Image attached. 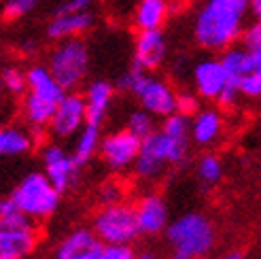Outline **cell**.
I'll return each instance as SVG.
<instances>
[{
  "label": "cell",
  "instance_id": "obj_21",
  "mask_svg": "<svg viewBox=\"0 0 261 259\" xmlns=\"http://www.w3.org/2000/svg\"><path fill=\"white\" fill-rule=\"evenodd\" d=\"M168 15H170V0H140L134 9L136 30H162Z\"/></svg>",
  "mask_w": 261,
  "mask_h": 259
},
{
  "label": "cell",
  "instance_id": "obj_17",
  "mask_svg": "<svg viewBox=\"0 0 261 259\" xmlns=\"http://www.w3.org/2000/svg\"><path fill=\"white\" fill-rule=\"evenodd\" d=\"M102 242L87 227H79L60 242L56 259H96Z\"/></svg>",
  "mask_w": 261,
  "mask_h": 259
},
{
  "label": "cell",
  "instance_id": "obj_8",
  "mask_svg": "<svg viewBox=\"0 0 261 259\" xmlns=\"http://www.w3.org/2000/svg\"><path fill=\"white\" fill-rule=\"evenodd\" d=\"M38 244V231L30 219L5 221L0 219V257L23 259L34 253Z\"/></svg>",
  "mask_w": 261,
  "mask_h": 259
},
{
  "label": "cell",
  "instance_id": "obj_9",
  "mask_svg": "<svg viewBox=\"0 0 261 259\" xmlns=\"http://www.w3.org/2000/svg\"><path fill=\"white\" fill-rule=\"evenodd\" d=\"M87 123L85 117V100L81 94L66 92L56 105L54 117L49 121V132L58 138H70Z\"/></svg>",
  "mask_w": 261,
  "mask_h": 259
},
{
  "label": "cell",
  "instance_id": "obj_40",
  "mask_svg": "<svg viewBox=\"0 0 261 259\" xmlns=\"http://www.w3.org/2000/svg\"><path fill=\"white\" fill-rule=\"evenodd\" d=\"M136 259H155V255H151V253H142V255H136Z\"/></svg>",
  "mask_w": 261,
  "mask_h": 259
},
{
  "label": "cell",
  "instance_id": "obj_11",
  "mask_svg": "<svg viewBox=\"0 0 261 259\" xmlns=\"http://www.w3.org/2000/svg\"><path fill=\"white\" fill-rule=\"evenodd\" d=\"M140 149V138L129 130H117L100 140V155L113 170H125L134 164Z\"/></svg>",
  "mask_w": 261,
  "mask_h": 259
},
{
  "label": "cell",
  "instance_id": "obj_42",
  "mask_svg": "<svg viewBox=\"0 0 261 259\" xmlns=\"http://www.w3.org/2000/svg\"><path fill=\"white\" fill-rule=\"evenodd\" d=\"M176 3H180V5H187V3H193V0H176Z\"/></svg>",
  "mask_w": 261,
  "mask_h": 259
},
{
  "label": "cell",
  "instance_id": "obj_31",
  "mask_svg": "<svg viewBox=\"0 0 261 259\" xmlns=\"http://www.w3.org/2000/svg\"><path fill=\"white\" fill-rule=\"evenodd\" d=\"M38 5V0H7L3 7V15L7 19H19Z\"/></svg>",
  "mask_w": 261,
  "mask_h": 259
},
{
  "label": "cell",
  "instance_id": "obj_23",
  "mask_svg": "<svg viewBox=\"0 0 261 259\" xmlns=\"http://www.w3.org/2000/svg\"><path fill=\"white\" fill-rule=\"evenodd\" d=\"M34 147L32 134L21 127H0V158L25 155Z\"/></svg>",
  "mask_w": 261,
  "mask_h": 259
},
{
  "label": "cell",
  "instance_id": "obj_33",
  "mask_svg": "<svg viewBox=\"0 0 261 259\" xmlns=\"http://www.w3.org/2000/svg\"><path fill=\"white\" fill-rule=\"evenodd\" d=\"M202 107H200V98L195 94H189V92H182V94H176V113L185 115V117H193Z\"/></svg>",
  "mask_w": 261,
  "mask_h": 259
},
{
  "label": "cell",
  "instance_id": "obj_39",
  "mask_svg": "<svg viewBox=\"0 0 261 259\" xmlns=\"http://www.w3.org/2000/svg\"><path fill=\"white\" fill-rule=\"evenodd\" d=\"M170 259H191V257H187V255H182V253H176V251H174Z\"/></svg>",
  "mask_w": 261,
  "mask_h": 259
},
{
  "label": "cell",
  "instance_id": "obj_5",
  "mask_svg": "<svg viewBox=\"0 0 261 259\" xmlns=\"http://www.w3.org/2000/svg\"><path fill=\"white\" fill-rule=\"evenodd\" d=\"M47 70L60 83L64 92H74L89 72V47L81 38L58 41L51 49Z\"/></svg>",
  "mask_w": 261,
  "mask_h": 259
},
{
  "label": "cell",
  "instance_id": "obj_6",
  "mask_svg": "<svg viewBox=\"0 0 261 259\" xmlns=\"http://www.w3.org/2000/svg\"><path fill=\"white\" fill-rule=\"evenodd\" d=\"M91 231L102 244H132L138 238L134 206L125 202L102 206L94 217Z\"/></svg>",
  "mask_w": 261,
  "mask_h": 259
},
{
  "label": "cell",
  "instance_id": "obj_18",
  "mask_svg": "<svg viewBox=\"0 0 261 259\" xmlns=\"http://www.w3.org/2000/svg\"><path fill=\"white\" fill-rule=\"evenodd\" d=\"M221 132H223V115L217 109H200L189 119V134L195 145H213L221 138Z\"/></svg>",
  "mask_w": 261,
  "mask_h": 259
},
{
  "label": "cell",
  "instance_id": "obj_43",
  "mask_svg": "<svg viewBox=\"0 0 261 259\" xmlns=\"http://www.w3.org/2000/svg\"><path fill=\"white\" fill-rule=\"evenodd\" d=\"M0 259H5V257H0Z\"/></svg>",
  "mask_w": 261,
  "mask_h": 259
},
{
  "label": "cell",
  "instance_id": "obj_20",
  "mask_svg": "<svg viewBox=\"0 0 261 259\" xmlns=\"http://www.w3.org/2000/svg\"><path fill=\"white\" fill-rule=\"evenodd\" d=\"M25 92L47 98L51 102H60L62 96L66 94L43 64H34V66H30L25 70Z\"/></svg>",
  "mask_w": 261,
  "mask_h": 259
},
{
  "label": "cell",
  "instance_id": "obj_36",
  "mask_svg": "<svg viewBox=\"0 0 261 259\" xmlns=\"http://www.w3.org/2000/svg\"><path fill=\"white\" fill-rule=\"evenodd\" d=\"M96 0H64V5L58 7V13H68V11H87Z\"/></svg>",
  "mask_w": 261,
  "mask_h": 259
},
{
  "label": "cell",
  "instance_id": "obj_25",
  "mask_svg": "<svg viewBox=\"0 0 261 259\" xmlns=\"http://www.w3.org/2000/svg\"><path fill=\"white\" fill-rule=\"evenodd\" d=\"M223 174H225V166L221 162L219 155H213L208 153L200 160L198 164V176L204 185L213 187V185H219L221 180H223Z\"/></svg>",
  "mask_w": 261,
  "mask_h": 259
},
{
  "label": "cell",
  "instance_id": "obj_28",
  "mask_svg": "<svg viewBox=\"0 0 261 259\" xmlns=\"http://www.w3.org/2000/svg\"><path fill=\"white\" fill-rule=\"evenodd\" d=\"M238 94L249 100H257L261 96V72L242 74L238 81Z\"/></svg>",
  "mask_w": 261,
  "mask_h": 259
},
{
  "label": "cell",
  "instance_id": "obj_14",
  "mask_svg": "<svg viewBox=\"0 0 261 259\" xmlns=\"http://www.w3.org/2000/svg\"><path fill=\"white\" fill-rule=\"evenodd\" d=\"M221 68L225 72V85L238 87L240 76L246 72H261V51H246L231 45L221 51Z\"/></svg>",
  "mask_w": 261,
  "mask_h": 259
},
{
  "label": "cell",
  "instance_id": "obj_16",
  "mask_svg": "<svg viewBox=\"0 0 261 259\" xmlns=\"http://www.w3.org/2000/svg\"><path fill=\"white\" fill-rule=\"evenodd\" d=\"M193 85L200 98L217 100L225 87V72L219 58H206L193 66Z\"/></svg>",
  "mask_w": 261,
  "mask_h": 259
},
{
  "label": "cell",
  "instance_id": "obj_24",
  "mask_svg": "<svg viewBox=\"0 0 261 259\" xmlns=\"http://www.w3.org/2000/svg\"><path fill=\"white\" fill-rule=\"evenodd\" d=\"M56 105L58 102H51L47 98H41V96H34V94H25V100H23V115L28 123L34 127V130H45L54 117V111H56Z\"/></svg>",
  "mask_w": 261,
  "mask_h": 259
},
{
  "label": "cell",
  "instance_id": "obj_22",
  "mask_svg": "<svg viewBox=\"0 0 261 259\" xmlns=\"http://www.w3.org/2000/svg\"><path fill=\"white\" fill-rule=\"evenodd\" d=\"M74 136H76V142H74L72 158L76 160V164H79V166H85L98 153V149H100V140H102L100 125L85 123Z\"/></svg>",
  "mask_w": 261,
  "mask_h": 259
},
{
  "label": "cell",
  "instance_id": "obj_12",
  "mask_svg": "<svg viewBox=\"0 0 261 259\" xmlns=\"http://www.w3.org/2000/svg\"><path fill=\"white\" fill-rule=\"evenodd\" d=\"M134 215H136L138 234H145V236H158L170 223L168 204L158 193H149V196L140 198L138 204L134 206Z\"/></svg>",
  "mask_w": 261,
  "mask_h": 259
},
{
  "label": "cell",
  "instance_id": "obj_34",
  "mask_svg": "<svg viewBox=\"0 0 261 259\" xmlns=\"http://www.w3.org/2000/svg\"><path fill=\"white\" fill-rule=\"evenodd\" d=\"M98 198H100L102 206L123 202V187L119 183H115V180H111V183H104L100 193H98Z\"/></svg>",
  "mask_w": 261,
  "mask_h": 259
},
{
  "label": "cell",
  "instance_id": "obj_41",
  "mask_svg": "<svg viewBox=\"0 0 261 259\" xmlns=\"http://www.w3.org/2000/svg\"><path fill=\"white\" fill-rule=\"evenodd\" d=\"M3 92H5V85H3V79H0V96H3Z\"/></svg>",
  "mask_w": 261,
  "mask_h": 259
},
{
  "label": "cell",
  "instance_id": "obj_13",
  "mask_svg": "<svg viewBox=\"0 0 261 259\" xmlns=\"http://www.w3.org/2000/svg\"><path fill=\"white\" fill-rule=\"evenodd\" d=\"M168 56L166 36L162 30H138L134 43V66L140 70L160 68Z\"/></svg>",
  "mask_w": 261,
  "mask_h": 259
},
{
  "label": "cell",
  "instance_id": "obj_35",
  "mask_svg": "<svg viewBox=\"0 0 261 259\" xmlns=\"http://www.w3.org/2000/svg\"><path fill=\"white\" fill-rule=\"evenodd\" d=\"M0 219H5V221H19V219H28V217L21 215L17 204L11 198H5L0 200Z\"/></svg>",
  "mask_w": 261,
  "mask_h": 259
},
{
  "label": "cell",
  "instance_id": "obj_27",
  "mask_svg": "<svg viewBox=\"0 0 261 259\" xmlns=\"http://www.w3.org/2000/svg\"><path fill=\"white\" fill-rule=\"evenodd\" d=\"M3 85L5 92H11L13 96H21L25 92V72L17 66H9L3 70Z\"/></svg>",
  "mask_w": 261,
  "mask_h": 259
},
{
  "label": "cell",
  "instance_id": "obj_4",
  "mask_svg": "<svg viewBox=\"0 0 261 259\" xmlns=\"http://www.w3.org/2000/svg\"><path fill=\"white\" fill-rule=\"evenodd\" d=\"M62 193L45 176V172H30L15 185L11 200L30 221H45L58 211Z\"/></svg>",
  "mask_w": 261,
  "mask_h": 259
},
{
  "label": "cell",
  "instance_id": "obj_7",
  "mask_svg": "<svg viewBox=\"0 0 261 259\" xmlns=\"http://www.w3.org/2000/svg\"><path fill=\"white\" fill-rule=\"evenodd\" d=\"M129 94L140 102L142 109L155 115V117H168V115L176 113V92L172 89V85L145 70L138 72Z\"/></svg>",
  "mask_w": 261,
  "mask_h": 259
},
{
  "label": "cell",
  "instance_id": "obj_15",
  "mask_svg": "<svg viewBox=\"0 0 261 259\" xmlns=\"http://www.w3.org/2000/svg\"><path fill=\"white\" fill-rule=\"evenodd\" d=\"M96 17L89 9L87 11H68V13H58L47 25V36L54 41H66V38H79L87 30H91Z\"/></svg>",
  "mask_w": 261,
  "mask_h": 259
},
{
  "label": "cell",
  "instance_id": "obj_19",
  "mask_svg": "<svg viewBox=\"0 0 261 259\" xmlns=\"http://www.w3.org/2000/svg\"><path fill=\"white\" fill-rule=\"evenodd\" d=\"M113 96H115V87L109 81L100 79V81H94V83L87 85V92L83 96L87 123L100 125L104 119H107L111 105H113Z\"/></svg>",
  "mask_w": 261,
  "mask_h": 259
},
{
  "label": "cell",
  "instance_id": "obj_26",
  "mask_svg": "<svg viewBox=\"0 0 261 259\" xmlns=\"http://www.w3.org/2000/svg\"><path fill=\"white\" fill-rule=\"evenodd\" d=\"M127 130H129V132H132L134 136H138L140 140L147 138L149 134L155 132V115H151V113L145 111V109L134 111L132 115H129V119H127Z\"/></svg>",
  "mask_w": 261,
  "mask_h": 259
},
{
  "label": "cell",
  "instance_id": "obj_1",
  "mask_svg": "<svg viewBox=\"0 0 261 259\" xmlns=\"http://www.w3.org/2000/svg\"><path fill=\"white\" fill-rule=\"evenodd\" d=\"M249 0H206L195 13L193 38L206 51H223L240 41Z\"/></svg>",
  "mask_w": 261,
  "mask_h": 259
},
{
  "label": "cell",
  "instance_id": "obj_38",
  "mask_svg": "<svg viewBox=\"0 0 261 259\" xmlns=\"http://www.w3.org/2000/svg\"><path fill=\"white\" fill-rule=\"evenodd\" d=\"M221 259H244V253L242 251H229V253H225Z\"/></svg>",
  "mask_w": 261,
  "mask_h": 259
},
{
  "label": "cell",
  "instance_id": "obj_37",
  "mask_svg": "<svg viewBox=\"0 0 261 259\" xmlns=\"http://www.w3.org/2000/svg\"><path fill=\"white\" fill-rule=\"evenodd\" d=\"M249 13L253 17H261V0H249Z\"/></svg>",
  "mask_w": 261,
  "mask_h": 259
},
{
  "label": "cell",
  "instance_id": "obj_29",
  "mask_svg": "<svg viewBox=\"0 0 261 259\" xmlns=\"http://www.w3.org/2000/svg\"><path fill=\"white\" fill-rule=\"evenodd\" d=\"M189 119L191 117H185V115H180V113L168 115L162 125V132L170 134V136H189Z\"/></svg>",
  "mask_w": 261,
  "mask_h": 259
},
{
  "label": "cell",
  "instance_id": "obj_32",
  "mask_svg": "<svg viewBox=\"0 0 261 259\" xmlns=\"http://www.w3.org/2000/svg\"><path fill=\"white\" fill-rule=\"evenodd\" d=\"M240 38H242V47L246 51H261V23H259V19L253 21L251 25H246V28H242Z\"/></svg>",
  "mask_w": 261,
  "mask_h": 259
},
{
  "label": "cell",
  "instance_id": "obj_2",
  "mask_svg": "<svg viewBox=\"0 0 261 259\" xmlns=\"http://www.w3.org/2000/svg\"><path fill=\"white\" fill-rule=\"evenodd\" d=\"M189 136H170L166 132H158L140 140V149L134 160V174L142 180H155L166 166L182 164L187 158Z\"/></svg>",
  "mask_w": 261,
  "mask_h": 259
},
{
  "label": "cell",
  "instance_id": "obj_30",
  "mask_svg": "<svg viewBox=\"0 0 261 259\" xmlns=\"http://www.w3.org/2000/svg\"><path fill=\"white\" fill-rule=\"evenodd\" d=\"M96 259H136L132 244H102Z\"/></svg>",
  "mask_w": 261,
  "mask_h": 259
},
{
  "label": "cell",
  "instance_id": "obj_3",
  "mask_svg": "<svg viewBox=\"0 0 261 259\" xmlns=\"http://www.w3.org/2000/svg\"><path fill=\"white\" fill-rule=\"evenodd\" d=\"M166 238L176 253H182L191 259H202L213 251L217 231L213 221L202 213H187L172 223H168Z\"/></svg>",
  "mask_w": 261,
  "mask_h": 259
},
{
  "label": "cell",
  "instance_id": "obj_10",
  "mask_svg": "<svg viewBox=\"0 0 261 259\" xmlns=\"http://www.w3.org/2000/svg\"><path fill=\"white\" fill-rule=\"evenodd\" d=\"M43 166H45V176L54 183V187L64 193L68 191L76 178H79V170L81 166L76 164V160L72 158V153H68L60 145H47L43 149Z\"/></svg>",
  "mask_w": 261,
  "mask_h": 259
}]
</instances>
